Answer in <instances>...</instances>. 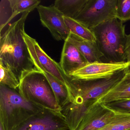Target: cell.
Masks as SVG:
<instances>
[{
    "mask_svg": "<svg viewBox=\"0 0 130 130\" xmlns=\"http://www.w3.org/2000/svg\"><path fill=\"white\" fill-rule=\"evenodd\" d=\"M0 130H5L3 125L1 122H0Z\"/></svg>",
    "mask_w": 130,
    "mask_h": 130,
    "instance_id": "obj_25",
    "label": "cell"
},
{
    "mask_svg": "<svg viewBox=\"0 0 130 130\" xmlns=\"http://www.w3.org/2000/svg\"><path fill=\"white\" fill-rule=\"evenodd\" d=\"M103 104L115 113L130 114V99L115 100Z\"/></svg>",
    "mask_w": 130,
    "mask_h": 130,
    "instance_id": "obj_19",
    "label": "cell"
},
{
    "mask_svg": "<svg viewBox=\"0 0 130 130\" xmlns=\"http://www.w3.org/2000/svg\"><path fill=\"white\" fill-rule=\"evenodd\" d=\"M125 72L126 73V74H130V64L129 65V67L125 69Z\"/></svg>",
    "mask_w": 130,
    "mask_h": 130,
    "instance_id": "obj_24",
    "label": "cell"
},
{
    "mask_svg": "<svg viewBox=\"0 0 130 130\" xmlns=\"http://www.w3.org/2000/svg\"><path fill=\"white\" fill-rule=\"evenodd\" d=\"M30 12L23 13L0 38V61L11 68L20 81L36 69L23 38L25 23Z\"/></svg>",
    "mask_w": 130,
    "mask_h": 130,
    "instance_id": "obj_2",
    "label": "cell"
},
{
    "mask_svg": "<svg viewBox=\"0 0 130 130\" xmlns=\"http://www.w3.org/2000/svg\"><path fill=\"white\" fill-rule=\"evenodd\" d=\"M116 18L123 22L130 20V0H118Z\"/></svg>",
    "mask_w": 130,
    "mask_h": 130,
    "instance_id": "obj_20",
    "label": "cell"
},
{
    "mask_svg": "<svg viewBox=\"0 0 130 130\" xmlns=\"http://www.w3.org/2000/svg\"><path fill=\"white\" fill-rule=\"evenodd\" d=\"M125 52L127 61L130 62V34L127 35Z\"/></svg>",
    "mask_w": 130,
    "mask_h": 130,
    "instance_id": "obj_22",
    "label": "cell"
},
{
    "mask_svg": "<svg viewBox=\"0 0 130 130\" xmlns=\"http://www.w3.org/2000/svg\"><path fill=\"white\" fill-rule=\"evenodd\" d=\"M116 114L98 100L89 109L76 130H100L108 124Z\"/></svg>",
    "mask_w": 130,
    "mask_h": 130,
    "instance_id": "obj_10",
    "label": "cell"
},
{
    "mask_svg": "<svg viewBox=\"0 0 130 130\" xmlns=\"http://www.w3.org/2000/svg\"><path fill=\"white\" fill-rule=\"evenodd\" d=\"M0 84L11 89H19L20 81L11 68L0 61Z\"/></svg>",
    "mask_w": 130,
    "mask_h": 130,
    "instance_id": "obj_17",
    "label": "cell"
},
{
    "mask_svg": "<svg viewBox=\"0 0 130 130\" xmlns=\"http://www.w3.org/2000/svg\"><path fill=\"white\" fill-rule=\"evenodd\" d=\"M66 26L70 34L80 40L96 42L94 34L90 29L74 19L63 16Z\"/></svg>",
    "mask_w": 130,
    "mask_h": 130,
    "instance_id": "obj_15",
    "label": "cell"
},
{
    "mask_svg": "<svg viewBox=\"0 0 130 130\" xmlns=\"http://www.w3.org/2000/svg\"><path fill=\"white\" fill-rule=\"evenodd\" d=\"M14 130H70L61 111L44 108Z\"/></svg>",
    "mask_w": 130,
    "mask_h": 130,
    "instance_id": "obj_7",
    "label": "cell"
},
{
    "mask_svg": "<svg viewBox=\"0 0 130 130\" xmlns=\"http://www.w3.org/2000/svg\"><path fill=\"white\" fill-rule=\"evenodd\" d=\"M42 25L48 29L53 38L57 41H65L70 32L66 26L64 15L54 6L40 5L37 8Z\"/></svg>",
    "mask_w": 130,
    "mask_h": 130,
    "instance_id": "obj_9",
    "label": "cell"
},
{
    "mask_svg": "<svg viewBox=\"0 0 130 130\" xmlns=\"http://www.w3.org/2000/svg\"><path fill=\"white\" fill-rule=\"evenodd\" d=\"M1 7V25L0 30L2 31V29L7 25V22L9 19L10 17L8 15L9 14L11 16V14L9 13L10 11V7L9 4V0H1L0 3Z\"/></svg>",
    "mask_w": 130,
    "mask_h": 130,
    "instance_id": "obj_21",
    "label": "cell"
},
{
    "mask_svg": "<svg viewBox=\"0 0 130 130\" xmlns=\"http://www.w3.org/2000/svg\"><path fill=\"white\" fill-rule=\"evenodd\" d=\"M125 74V70L107 78L89 80L69 78L72 92L69 102L61 108V112L70 130H76L92 106L116 86Z\"/></svg>",
    "mask_w": 130,
    "mask_h": 130,
    "instance_id": "obj_1",
    "label": "cell"
},
{
    "mask_svg": "<svg viewBox=\"0 0 130 130\" xmlns=\"http://www.w3.org/2000/svg\"><path fill=\"white\" fill-rule=\"evenodd\" d=\"M77 48L67 40L64 41L60 60V66L66 76L71 74L88 63Z\"/></svg>",
    "mask_w": 130,
    "mask_h": 130,
    "instance_id": "obj_12",
    "label": "cell"
},
{
    "mask_svg": "<svg viewBox=\"0 0 130 130\" xmlns=\"http://www.w3.org/2000/svg\"><path fill=\"white\" fill-rule=\"evenodd\" d=\"M129 129H130V114L116 113L111 121L100 130H128Z\"/></svg>",
    "mask_w": 130,
    "mask_h": 130,
    "instance_id": "obj_18",
    "label": "cell"
},
{
    "mask_svg": "<svg viewBox=\"0 0 130 130\" xmlns=\"http://www.w3.org/2000/svg\"><path fill=\"white\" fill-rule=\"evenodd\" d=\"M130 62H95L88 63L71 74L70 78L89 80L110 77L118 72L125 70Z\"/></svg>",
    "mask_w": 130,
    "mask_h": 130,
    "instance_id": "obj_8",
    "label": "cell"
},
{
    "mask_svg": "<svg viewBox=\"0 0 130 130\" xmlns=\"http://www.w3.org/2000/svg\"><path fill=\"white\" fill-rule=\"evenodd\" d=\"M118 0H87L77 17L74 19L88 28L116 18Z\"/></svg>",
    "mask_w": 130,
    "mask_h": 130,
    "instance_id": "obj_6",
    "label": "cell"
},
{
    "mask_svg": "<svg viewBox=\"0 0 130 130\" xmlns=\"http://www.w3.org/2000/svg\"><path fill=\"white\" fill-rule=\"evenodd\" d=\"M130 130V129H129V130Z\"/></svg>",
    "mask_w": 130,
    "mask_h": 130,
    "instance_id": "obj_27",
    "label": "cell"
},
{
    "mask_svg": "<svg viewBox=\"0 0 130 130\" xmlns=\"http://www.w3.org/2000/svg\"><path fill=\"white\" fill-rule=\"evenodd\" d=\"M66 40L78 49L88 63L102 61L103 56L99 50L96 42L80 40L71 34Z\"/></svg>",
    "mask_w": 130,
    "mask_h": 130,
    "instance_id": "obj_13",
    "label": "cell"
},
{
    "mask_svg": "<svg viewBox=\"0 0 130 130\" xmlns=\"http://www.w3.org/2000/svg\"><path fill=\"white\" fill-rule=\"evenodd\" d=\"M87 0H56L54 6L64 16L75 19L85 6Z\"/></svg>",
    "mask_w": 130,
    "mask_h": 130,
    "instance_id": "obj_14",
    "label": "cell"
},
{
    "mask_svg": "<svg viewBox=\"0 0 130 130\" xmlns=\"http://www.w3.org/2000/svg\"><path fill=\"white\" fill-rule=\"evenodd\" d=\"M127 74V75H130V74Z\"/></svg>",
    "mask_w": 130,
    "mask_h": 130,
    "instance_id": "obj_26",
    "label": "cell"
},
{
    "mask_svg": "<svg viewBox=\"0 0 130 130\" xmlns=\"http://www.w3.org/2000/svg\"><path fill=\"white\" fill-rule=\"evenodd\" d=\"M12 15L7 24L20 13L30 12L37 8L41 3L38 0H9Z\"/></svg>",
    "mask_w": 130,
    "mask_h": 130,
    "instance_id": "obj_16",
    "label": "cell"
},
{
    "mask_svg": "<svg viewBox=\"0 0 130 130\" xmlns=\"http://www.w3.org/2000/svg\"><path fill=\"white\" fill-rule=\"evenodd\" d=\"M125 27L124 22L116 17L90 29L105 62L127 61Z\"/></svg>",
    "mask_w": 130,
    "mask_h": 130,
    "instance_id": "obj_3",
    "label": "cell"
},
{
    "mask_svg": "<svg viewBox=\"0 0 130 130\" xmlns=\"http://www.w3.org/2000/svg\"><path fill=\"white\" fill-rule=\"evenodd\" d=\"M27 36L33 47L38 60L44 70L67 87L70 93V97L72 89L69 81V78L64 74L59 63L51 58L41 47L35 39L28 35Z\"/></svg>",
    "mask_w": 130,
    "mask_h": 130,
    "instance_id": "obj_11",
    "label": "cell"
},
{
    "mask_svg": "<svg viewBox=\"0 0 130 130\" xmlns=\"http://www.w3.org/2000/svg\"><path fill=\"white\" fill-rule=\"evenodd\" d=\"M43 108L25 99L17 90L0 84V122L5 130H14Z\"/></svg>",
    "mask_w": 130,
    "mask_h": 130,
    "instance_id": "obj_4",
    "label": "cell"
},
{
    "mask_svg": "<svg viewBox=\"0 0 130 130\" xmlns=\"http://www.w3.org/2000/svg\"><path fill=\"white\" fill-rule=\"evenodd\" d=\"M121 82L123 83H130V75L125 74L124 77L121 80Z\"/></svg>",
    "mask_w": 130,
    "mask_h": 130,
    "instance_id": "obj_23",
    "label": "cell"
},
{
    "mask_svg": "<svg viewBox=\"0 0 130 130\" xmlns=\"http://www.w3.org/2000/svg\"><path fill=\"white\" fill-rule=\"evenodd\" d=\"M19 92L27 100L44 108L61 111L51 85L44 74L37 69L20 80Z\"/></svg>",
    "mask_w": 130,
    "mask_h": 130,
    "instance_id": "obj_5",
    "label": "cell"
}]
</instances>
